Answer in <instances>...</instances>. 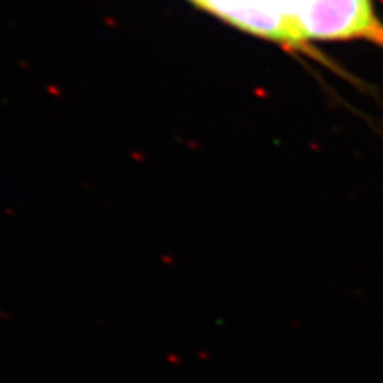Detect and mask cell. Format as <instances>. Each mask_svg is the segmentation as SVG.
Returning <instances> with one entry per match:
<instances>
[{
	"mask_svg": "<svg viewBox=\"0 0 383 383\" xmlns=\"http://www.w3.org/2000/svg\"><path fill=\"white\" fill-rule=\"evenodd\" d=\"M292 21L303 40L358 37L383 45V26L374 18L370 0H299Z\"/></svg>",
	"mask_w": 383,
	"mask_h": 383,
	"instance_id": "6da1fadb",
	"label": "cell"
}]
</instances>
